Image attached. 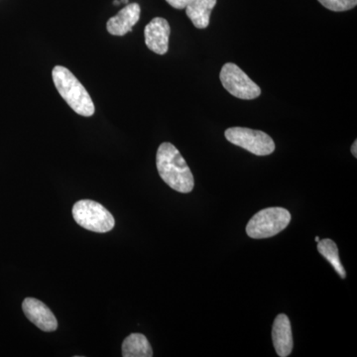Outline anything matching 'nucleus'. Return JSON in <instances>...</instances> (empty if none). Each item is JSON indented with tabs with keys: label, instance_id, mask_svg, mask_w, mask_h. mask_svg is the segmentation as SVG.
<instances>
[{
	"label": "nucleus",
	"instance_id": "f257e3e1",
	"mask_svg": "<svg viewBox=\"0 0 357 357\" xmlns=\"http://www.w3.org/2000/svg\"><path fill=\"white\" fill-rule=\"evenodd\" d=\"M156 166L160 177L169 187L182 194L194 189V176L187 162L177 148L169 142L160 145L156 155Z\"/></svg>",
	"mask_w": 357,
	"mask_h": 357
},
{
	"label": "nucleus",
	"instance_id": "f03ea898",
	"mask_svg": "<svg viewBox=\"0 0 357 357\" xmlns=\"http://www.w3.org/2000/svg\"><path fill=\"white\" fill-rule=\"evenodd\" d=\"M54 84L70 109L82 116H93L95 103L81 82L63 66H56L52 70Z\"/></svg>",
	"mask_w": 357,
	"mask_h": 357
},
{
	"label": "nucleus",
	"instance_id": "7ed1b4c3",
	"mask_svg": "<svg viewBox=\"0 0 357 357\" xmlns=\"http://www.w3.org/2000/svg\"><path fill=\"white\" fill-rule=\"evenodd\" d=\"M72 213L77 225L91 231L105 234L115 225L114 215L102 204L91 199L77 202L73 206Z\"/></svg>",
	"mask_w": 357,
	"mask_h": 357
},
{
	"label": "nucleus",
	"instance_id": "20e7f679",
	"mask_svg": "<svg viewBox=\"0 0 357 357\" xmlns=\"http://www.w3.org/2000/svg\"><path fill=\"white\" fill-rule=\"evenodd\" d=\"M291 222V213L282 208H268L250 218L246 234L251 238H268L280 234Z\"/></svg>",
	"mask_w": 357,
	"mask_h": 357
},
{
	"label": "nucleus",
	"instance_id": "39448f33",
	"mask_svg": "<svg viewBox=\"0 0 357 357\" xmlns=\"http://www.w3.org/2000/svg\"><path fill=\"white\" fill-rule=\"evenodd\" d=\"M220 79L223 88L241 100H255L261 95V89L234 63L222 66Z\"/></svg>",
	"mask_w": 357,
	"mask_h": 357
},
{
	"label": "nucleus",
	"instance_id": "423d86ee",
	"mask_svg": "<svg viewBox=\"0 0 357 357\" xmlns=\"http://www.w3.org/2000/svg\"><path fill=\"white\" fill-rule=\"evenodd\" d=\"M225 135L232 144L243 148L257 156H267L275 151L273 139L263 131L245 128H231L225 130Z\"/></svg>",
	"mask_w": 357,
	"mask_h": 357
},
{
	"label": "nucleus",
	"instance_id": "0eeeda50",
	"mask_svg": "<svg viewBox=\"0 0 357 357\" xmlns=\"http://www.w3.org/2000/svg\"><path fill=\"white\" fill-rule=\"evenodd\" d=\"M22 310L26 318L43 332L51 333L57 330V319L41 301L34 298H26L23 301Z\"/></svg>",
	"mask_w": 357,
	"mask_h": 357
},
{
	"label": "nucleus",
	"instance_id": "6e6552de",
	"mask_svg": "<svg viewBox=\"0 0 357 357\" xmlns=\"http://www.w3.org/2000/svg\"><path fill=\"white\" fill-rule=\"evenodd\" d=\"M170 33L168 21L162 17H155L145 27V44L154 53L165 55L169 49Z\"/></svg>",
	"mask_w": 357,
	"mask_h": 357
},
{
	"label": "nucleus",
	"instance_id": "1a4fd4ad",
	"mask_svg": "<svg viewBox=\"0 0 357 357\" xmlns=\"http://www.w3.org/2000/svg\"><path fill=\"white\" fill-rule=\"evenodd\" d=\"M140 13L139 4H126L116 15L107 21V31L114 36H124L132 31L133 26L140 20Z\"/></svg>",
	"mask_w": 357,
	"mask_h": 357
},
{
	"label": "nucleus",
	"instance_id": "9d476101",
	"mask_svg": "<svg viewBox=\"0 0 357 357\" xmlns=\"http://www.w3.org/2000/svg\"><path fill=\"white\" fill-rule=\"evenodd\" d=\"M272 340L275 351L279 356H290L293 351V335L290 319L286 314H278L275 319L272 328Z\"/></svg>",
	"mask_w": 357,
	"mask_h": 357
},
{
	"label": "nucleus",
	"instance_id": "9b49d317",
	"mask_svg": "<svg viewBox=\"0 0 357 357\" xmlns=\"http://www.w3.org/2000/svg\"><path fill=\"white\" fill-rule=\"evenodd\" d=\"M217 0H192L185 7V14L191 20L195 27L206 29L210 25L211 14Z\"/></svg>",
	"mask_w": 357,
	"mask_h": 357
},
{
	"label": "nucleus",
	"instance_id": "f8f14e48",
	"mask_svg": "<svg viewBox=\"0 0 357 357\" xmlns=\"http://www.w3.org/2000/svg\"><path fill=\"white\" fill-rule=\"evenodd\" d=\"M123 357H152L153 351L147 337L142 333H131L122 344Z\"/></svg>",
	"mask_w": 357,
	"mask_h": 357
},
{
	"label": "nucleus",
	"instance_id": "ddd939ff",
	"mask_svg": "<svg viewBox=\"0 0 357 357\" xmlns=\"http://www.w3.org/2000/svg\"><path fill=\"white\" fill-rule=\"evenodd\" d=\"M318 251L332 264L335 272L340 275V278H347V272H345L344 267L342 266V262H340L338 248L335 241L328 238L321 239L318 243Z\"/></svg>",
	"mask_w": 357,
	"mask_h": 357
},
{
	"label": "nucleus",
	"instance_id": "4468645a",
	"mask_svg": "<svg viewBox=\"0 0 357 357\" xmlns=\"http://www.w3.org/2000/svg\"><path fill=\"white\" fill-rule=\"evenodd\" d=\"M321 6L335 13L351 10L357 6V0H318Z\"/></svg>",
	"mask_w": 357,
	"mask_h": 357
},
{
	"label": "nucleus",
	"instance_id": "2eb2a0df",
	"mask_svg": "<svg viewBox=\"0 0 357 357\" xmlns=\"http://www.w3.org/2000/svg\"><path fill=\"white\" fill-rule=\"evenodd\" d=\"M171 6L176 9H185L192 0H166Z\"/></svg>",
	"mask_w": 357,
	"mask_h": 357
},
{
	"label": "nucleus",
	"instance_id": "dca6fc26",
	"mask_svg": "<svg viewBox=\"0 0 357 357\" xmlns=\"http://www.w3.org/2000/svg\"><path fill=\"white\" fill-rule=\"evenodd\" d=\"M351 153L356 158H357V141H354V144L351 146Z\"/></svg>",
	"mask_w": 357,
	"mask_h": 357
},
{
	"label": "nucleus",
	"instance_id": "f3484780",
	"mask_svg": "<svg viewBox=\"0 0 357 357\" xmlns=\"http://www.w3.org/2000/svg\"><path fill=\"white\" fill-rule=\"evenodd\" d=\"M121 0H114V6H119V4H121Z\"/></svg>",
	"mask_w": 357,
	"mask_h": 357
},
{
	"label": "nucleus",
	"instance_id": "a211bd4d",
	"mask_svg": "<svg viewBox=\"0 0 357 357\" xmlns=\"http://www.w3.org/2000/svg\"><path fill=\"white\" fill-rule=\"evenodd\" d=\"M121 3L128 4V0H121Z\"/></svg>",
	"mask_w": 357,
	"mask_h": 357
},
{
	"label": "nucleus",
	"instance_id": "6ab92c4d",
	"mask_svg": "<svg viewBox=\"0 0 357 357\" xmlns=\"http://www.w3.org/2000/svg\"><path fill=\"white\" fill-rule=\"evenodd\" d=\"M314 239H316L317 243H319V236H317L316 238H314Z\"/></svg>",
	"mask_w": 357,
	"mask_h": 357
}]
</instances>
